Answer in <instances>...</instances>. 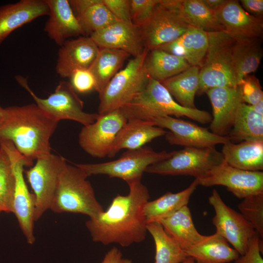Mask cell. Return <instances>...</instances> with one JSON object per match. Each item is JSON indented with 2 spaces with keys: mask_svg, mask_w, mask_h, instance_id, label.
I'll return each instance as SVG.
<instances>
[{
  "mask_svg": "<svg viewBox=\"0 0 263 263\" xmlns=\"http://www.w3.org/2000/svg\"><path fill=\"white\" fill-rule=\"evenodd\" d=\"M128 185V195L117 194L106 211L86 222L94 242L127 247L145 239L147 223L143 208L150 199L149 190L141 180Z\"/></svg>",
  "mask_w": 263,
  "mask_h": 263,
  "instance_id": "obj_1",
  "label": "cell"
},
{
  "mask_svg": "<svg viewBox=\"0 0 263 263\" xmlns=\"http://www.w3.org/2000/svg\"><path fill=\"white\" fill-rule=\"evenodd\" d=\"M58 123L36 104L7 107L0 139L11 142L22 156L33 161L51 153L50 139Z\"/></svg>",
  "mask_w": 263,
  "mask_h": 263,
  "instance_id": "obj_2",
  "label": "cell"
},
{
  "mask_svg": "<svg viewBox=\"0 0 263 263\" xmlns=\"http://www.w3.org/2000/svg\"><path fill=\"white\" fill-rule=\"evenodd\" d=\"M120 109L127 120L151 121L162 116H185L205 124L210 123L212 119L207 111L182 106L161 82L150 77L145 88Z\"/></svg>",
  "mask_w": 263,
  "mask_h": 263,
  "instance_id": "obj_3",
  "label": "cell"
},
{
  "mask_svg": "<svg viewBox=\"0 0 263 263\" xmlns=\"http://www.w3.org/2000/svg\"><path fill=\"white\" fill-rule=\"evenodd\" d=\"M86 173L79 167L66 164L54 196L50 209L55 213L69 212L98 216L104 211L97 200Z\"/></svg>",
  "mask_w": 263,
  "mask_h": 263,
  "instance_id": "obj_4",
  "label": "cell"
},
{
  "mask_svg": "<svg viewBox=\"0 0 263 263\" xmlns=\"http://www.w3.org/2000/svg\"><path fill=\"white\" fill-rule=\"evenodd\" d=\"M207 34L208 47L199 70L198 95L213 88L238 85L232 58L235 40L224 31Z\"/></svg>",
  "mask_w": 263,
  "mask_h": 263,
  "instance_id": "obj_5",
  "label": "cell"
},
{
  "mask_svg": "<svg viewBox=\"0 0 263 263\" xmlns=\"http://www.w3.org/2000/svg\"><path fill=\"white\" fill-rule=\"evenodd\" d=\"M149 50L131 59L110 80L99 95L98 113L103 114L129 103L146 86L150 77L144 66Z\"/></svg>",
  "mask_w": 263,
  "mask_h": 263,
  "instance_id": "obj_6",
  "label": "cell"
},
{
  "mask_svg": "<svg viewBox=\"0 0 263 263\" xmlns=\"http://www.w3.org/2000/svg\"><path fill=\"white\" fill-rule=\"evenodd\" d=\"M15 79L31 95L35 104L49 117L58 122L71 120L86 126L94 122L100 116L99 113L83 111L84 103L70 82L60 81L53 93L46 98H42L35 94L24 77L17 75Z\"/></svg>",
  "mask_w": 263,
  "mask_h": 263,
  "instance_id": "obj_7",
  "label": "cell"
},
{
  "mask_svg": "<svg viewBox=\"0 0 263 263\" xmlns=\"http://www.w3.org/2000/svg\"><path fill=\"white\" fill-rule=\"evenodd\" d=\"M172 151H154L148 147L128 150L118 159L109 162L94 164H74L84 170L88 176L106 175L110 178H118L128 184L140 181L146 169L150 165L166 159Z\"/></svg>",
  "mask_w": 263,
  "mask_h": 263,
  "instance_id": "obj_8",
  "label": "cell"
},
{
  "mask_svg": "<svg viewBox=\"0 0 263 263\" xmlns=\"http://www.w3.org/2000/svg\"><path fill=\"white\" fill-rule=\"evenodd\" d=\"M223 160L221 152L215 147H185L172 151L168 158L149 166L145 172L163 175H188L197 179Z\"/></svg>",
  "mask_w": 263,
  "mask_h": 263,
  "instance_id": "obj_9",
  "label": "cell"
},
{
  "mask_svg": "<svg viewBox=\"0 0 263 263\" xmlns=\"http://www.w3.org/2000/svg\"><path fill=\"white\" fill-rule=\"evenodd\" d=\"M0 143L6 149L10 156L15 177L12 213L18 220L19 226L27 243L33 244L35 241L34 233L35 198L26 184L24 177V167H31V161L22 156L13 144L6 140L0 139Z\"/></svg>",
  "mask_w": 263,
  "mask_h": 263,
  "instance_id": "obj_10",
  "label": "cell"
},
{
  "mask_svg": "<svg viewBox=\"0 0 263 263\" xmlns=\"http://www.w3.org/2000/svg\"><path fill=\"white\" fill-rule=\"evenodd\" d=\"M66 164L63 157L50 153L37 159L33 167L24 171L35 198V221L50 209L62 171Z\"/></svg>",
  "mask_w": 263,
  "mask_h": 263,
  "instance_id": "obj_11",
  "label": "cell"
},
{
  "mask_svg": "<svg viewBox=\"0 0 263 263\" xmlns=\"http://www.w3.org/2000/svg\"><path fill=\"white\" fill-rule=\"evenodd\" d=\"M191 27L180 16L174 0H160L149 20L140 27L145 48L150 51L175 40Z\"/></svg>",
  "mask_w": 263,
  "mask_h": 263,
  "instance_id": "obj_12",
  "label": "cell"
},
{
  "mask_svg": "<svg viewBox=\"0 0 263 263\" xmlns=\"http://www.w3.org/2000/svg\"><path fill=\"white\" fill-rule=\"evenodd\" d=\"M196 179L198 185L204 187L225 186L239 199L263 193V171L242 170L228 165L224 160Z\"/></svg>",
  "mask_w": 263,
  "mask_h": 263,
  "instance_id": "obj_13",
  "label": "cell"
},
{
  "mask_svg": "<svg viewBox=\"0 0 263 263\" xmlns=\"http://www.w3.org/2000/svg\"><path fill=\"white\" fill-rule=\"evenodd\" d=\"M208 202L215 211L212 222L216 233L230 243L239 254L244 255L249 239L257 233L240 213L225 203L216 189L212 190Z\"/></svg>",
  "mask_w": 263,
  "mask_h": 263,
  "instance_id": "obj_14",
  "label": "cell"
},
{
  "mask_svg": "<svg viewBox=\"0 0 263 263\" xmlns=\"http://www.w3.org/2000/svg\"><path fill=\"white\" fill-rule=\"evenodd\" d=\"M127 121L120 109L100 114L94 122L81 129L78 136L80 147L94 157L107 156L117 133Z\"/></svg>",
  "mask_w": 263,
  "mask_h": 263,
  "instance_id": "obj_15",
  "label": "cell"
},
{
  "mask_svg": "<svg viewBox=\"0 0 263 263\" xmlns=\"http://www.w3.org/2000/svg\"><path fill=\"white\" fill-rule=\"evenodd\" d=\"M151 121L155 126L169 130L165 136L166 140L171 145L206 148L230 141L227 136L217 135L207 128L173 116L159 117Z\"/></svg>",
  "mask_w": 263,
  "mask_h": 263,
  "instance_id": "obj_16",
  "label": "cell"
},
{
  "mask_svg": "<svg viewBox=\"0 0 263 263\" xmlns=\"http://www.w3.org/2000/svg\"><path fill=\"white\" fill-rule=\"evenodd\" d=\"M212 107L210 132L221 136H227L233 126L236 114L243 100L239 86L216 87L207 90Z\"/></svg>",
  "mask_w": 263,
  "mask_h": 263,
  "instance_id": "obj_17",
  "label": "cell"
},
{
  "mask_svg": "<svg viewBox=\"0 0 263 263\" xmlns=\"http://www.w3.org/2000/svg\"><path fill=\"white\" fill-rule=\"evenodd\" d=\"M99 48L123 50L136 57L145 49L140 27L133 23L116 21L89 36Z\"/></svg>",
  "mask_w": 263,
  "mask_h": 263,
  "instance_id": "obj_18",
  "label": "cell"
},
{
  "mask_svg": "<svg viewBox=\"0 0 263 263\" xmlns=\"http://www.w3.org/2000/svg\"><path fill=\"white\" fill-rule=\"evenodd\" d=\"M215 13L225 31L235 40L262 38L263 18H256L247 13L239 1L226 0Z\"/></svg>",
  "mask_w": 263,
  "mask_h": 263,
  "instance_id": "obj_19",
  "label": "cell"
},
{
  "mask_svg": "<svg viewBox=\"0 0 263 263\" xmlns=\"http://www.w3.org/2000/svg\"><path fill=\"white\" fill-rule=\"evenodd\" d=\"M99 49L89 36L67 40L58 51L55 67L56 74L61 77L70 78L76 70L90 69Z\"/></svg>",
  "mask_w": 263,
  "mask_h": 263,
  "instance_id": "obj_20",
  "label": "cell"
},
{
  "mask_svg": "<svg viewBox=\"0 0 263 263\" xmlns=\"http://www.w3.org/2000/svg\"><path fill=\"white\" fill-rule=\"evenodd\" d=\"M45 0L49 14L44 30L49 38L61 46L71 37L85 36L69 0Z\"/></svg>",
  "mask_w": 263,
  "mask_h": 263,
  "instance_id": "obj_21",
  "label": "cell"
},
{
  "mask_svg": "<svg viewBox=\"0 0 263 263\" xmlns=\"http://www.w3.org/2000/svg\"><path fill=\"white\" fill-rule=\"evenodd\" d=\"M49 14L45 0H20L0 6V45L15 30Z\"/></svg>",
  "mask_w": 263,
  "mask_h": 263,
  "instance_id": "obj_22",
  "label": "cell"
},
{
  "mask_svg": "<svg viewBox=\"0 0 263 263\" xmlns=\"http://www.w3.org/2000/svg\"><path fill=\"white\" fill-rule=\"evenodd\" d=\"M167 131L155 126L152 121L128 120L117 133L107 156L114 157L121 150L140 148L152 140L165 135Z\"/></svg>",
  "mask_w": 263,
  "mask_h": 263,
  "instance_id": "obj_23",
  "label": "cell"
},
{
  "mask_svg": "<svg viewBox=\"0 0 263 263\" xmlns=\"http://www.w3.org/2000/svg\"><path fill=\"white\" fill-rule=\"evenodd\" d=\"M208 47L207 32L191 27L178 38L159 49L181 56L190 66H196L200 68L207 55Z\"/></svg>",
  "mask_w": 263,
  "mask_h": 263,
  "instance_id": "obj_24",
  "label": "cell"
},
{
  "mask_svg": "<svg viewBox=\"0 0 263 263\" xmlns=\"http://www.w3.org/2000/svg\"><path fill=\"white\" fill-rule=\"evenodd\" d=\"M221 153L228 165L247 171L263 170V141H230L223 144Z\"/></svg>",
  "mask_w": 263,
  "mask_h": 263,
  "instance_id": "obj_25",
  "label": "cell"
},
{
  "mask_svg": "<svg viewBox=\"0 0 263 263\" xmlns=\"http://www.w3.org/2000/svg\"><path fill=\"white\" fill-rule=\"evenodd\" d=\"M185 252L188 257L202 263H229L240 256L238 251L216 232L205 236L201 241Z\"/></svg>",
  "mask_w": 263,
  "mask_h": 263,
  "instance_id": "obj_26",
  "label": "cell"
},
{
  "mask_svg": "<svg viewBox=\"0 0 263 263\" xmlns=\"http://www.w3.org/2000/svg\"><path fill=\"white\" fill-rule=\"evenodd\" d=\"M158 222L184 251L199 242L205 236L196 228L188 206Z\"/></svg>",
  "mask_w": 263,
  "mask_h": 263,
  "instance_id": "obj_27",
  "label": "cell"
},
{
  "mask_svg": "<svg viewBox=\"0 0 263 263\" xmlns=\"http://www.w3.org/2000/svg\"><path fill=\"white\" fill-rule=\"evenodd\" d=\"M198 184L196 179L186 189L177 192H167L158 198L147 202L143 212L147 224L168 217L188 206L189 199Z\"/></svg>",
  "mask_w": 263,
  "mask_h": 263,
  "instance_id": "obj_28",
  "label": "cell"
},
{
  "mask_svg": "<svg viewBox=\"0 0 263 263\" xmlns=\"http://www.w3.org/2000/svg\"><path fill=\"white\" fill-rule=\"evenodd\" d=\"M129 56L130 54L123 50L99 48L96 57L89 69L94 77L95 90L99 95Z\"/></svg>",
  "mask_w": 263,
  "mask_h": 263,
  "instance_id": "obj_29",
  "label": "cell"
},
{
  "mask_svg": "<svg viewBox=\"0 0 263 263\" xmlns=\"http://www.w3.org/2000/svg\"><path fill=\"white\" fill-rule=\"evenodd\" d=\"M144 66L149 76L160 82L179 74L190 66L182 57L159 48L149 51Z\"/></svg>",
  "mask_w": 263,
  "mask_h": 263,
  "instance_id": "obj_30",
  "label": "cell"
},
{
  "mask_svg": "<svg viewBox=\"0 0 263 263\" xmlns=\"http://www.w3.org/2000/svg\"><path fill=\"white\" fill-rule=\"evenodd\" d=\"M199 67L190 66L161 83L180 105L195 109L194 99L199 87Z\"/></svg>",
  "mask_w": 263,
  "mask_h": 263,
  "instance_id": "obj_31",
  "label": "cell"
},
{
  "mask_svg": "<svg viewBox=\"0 0 263 263\" xmlns=\"http://www.w3.org/2000/svg\"><path fill=\"white\" fill-rule=\"evenodd\" d=\"M262 38L235 40L232 58L238 85L244 77L258 69L263 55Z\"/></svg>",
  "mask_w": 263,
  "mask_h": 263,
  "instance_id": "obj_32",
  "label": "cell"
},
{
  "mask_svg": "<svg viewBox=\"0 0 263 263\" xmlns=\"http://www.w3.org/2000/svg\"><path fill=\"white\" fill-rule=\"evenodd\" d=\"M174 3L181 18L190 26L206 32L225 31L215 12L202 0H174Z\"/></svg>",
  "mask_w": 263,
  "mask_h": 263,
  "instance_id": "obj_33",
  "label": "cell"
},
{
  "mask_svg": "<svg viewBox=\"0 0 263 263\" xmlns=\"http://www.w3.org/2000/svg\"><path fill=\"white\" fill-rule=\"evenodd\" d=\"M227 136L233 143L263 141V115L256 113L249 105L242 103Z\"/></svg>",
  "mask_w": 263,
  "mask_h": 263,
  "instance_id": "obj_34",
  "label": "cell"
},
{
  "mask_svg": "<svg viewBox=\"0 0 263 263\" xmlns=\"http://www.w3.org/2000/svg\"><path fill=\"white\" fill-rule=\"evenodd\" d=\"M147 229L155 246V263H180L187 257L185 251L157 222L148 223Z\"/></svg>",
  "mask_w": 263,
  "mask_h": 263,
  "instance_id": "obj_35",
  "label": "cell"
},
{
  "mask_svg": "<svg viewBox=\"0 0 263 263\" xmlns=\"http://www.w3.org/2000/svg\"><path fill=\"white\" fill-rule=\"evenodd\" d=\"M85 36L100 30L119 21L112 14L102 0H92L90 4L76 15Z\"/></svg>",
  "mask_w": 263,
  "mask_h": 263,
  "instance_id": "obj_36",
  "label": "cell"
},
{
  "mask_svg": "<svg viewBox=\"0 0 263 263\" xmlns=\"http://www.w3.org/2000/svg\"><path fill=\"white\" fill-rule=\"evenodd\" d=\"M15 177L10 156L0 143V211L12 212Z\"/></svg>",
  "mask_w": 263,
  "mask_h": 263,
  "instance_id": "obj_37",
  "label": "cell"
},
{
  "mask_svg": "<svg viewBox=\"0 0 263 263\" xmlns=\"http://www.w3.org/2000/svg\"><path fill=\"white\" fill-rule=\"evenodd\" d=\"M238 207L240 213L263 238V193L248 196L243 199Z\"/></svg>",
  "mask_w": 263,
  "mask_h": 263,
  "instance_id": "obj_38",
  "label": "cell"
},
{
  "mask_svg": "<svg viewBox=\"0 0 263 263\" xmlns=\"http://www.w3.org/2000/svg\"><path fill=\"white\" fill-rule=\"evenodd\" d=\"M244 102L250 105L263 100V92L259 80L254 75H247L239 82Z\"/></svg>",
  "mask_w": 263,
  "mask_h": 263,
  "instance_id": "obj_39",
  "label": "cell"
},
{
  "mask_svg": "<svg viewBox=\"0 0 263 263\" xmlns=\"http://www.w3.org/2000/svg\"><path fill=\"white\" fill-rule=\"evenodd\" d=\"M132 23L141 27L150 19L160 0H130Z\"/></svg>",
  "mask_w": 263,
  "mask_h": 263,
  "instance_id": "obj_40",
  "label": "cell"
},
{
  "mask_svg": "<svg viewBox=\"0 0 263 263\" xmlns=\"http://www.w3.org/2000/svg\"><path fill=\"white\" fill-rule=\"evenodd\" d=\"M70 78V83L76 92L87 93L95 89V80L89 69L76 70Z\"/></svg>",
  "mask_w": 263,
  "mask_h": 263,
  "instance_id": "obj_41",
  "label": "cell"
},
{
  "mask_svg": "<svg viewBox=\"0 0 263 263\" xmlns=\"http://www.w3.org/2000/svg\"><path fill=\"white\" fill-rule=\"evenodd\" d=\"M258 233L249 239L245 253L235 261V263H263L261 252L263 248L260 245L261 239Z\"/></svg>",
  "mask_w": 263,
  "mask_h": 263,
  "instance_id": "obj_42",
  "label": "cell"
},
{
  "mask_svg": "<svg viewBox=\"0 0 263 263\" xmlns=\"http://www.w3.org/2000/svg\"><path fill=\"white\" fill-rule=\"evenodd\" d=\"M112 14L119 21L131 23L130 0H102Z\"/></svg>",
  "mask_w": 263,
  "mask_h": 263,
  "instance_id": "obj_43",
  "label": "cell"
},
{
  "mask_svg": "<svg viewBox=\"0 0 263 263\" xmlns=\"http://www.w3.org/2000/svg\"><path fill=\"white\" fill-rule=\"evenodd\" d=\"M241 6L247 13L256 18H263V0H242Z\"/></svg>",
  "mask_w": 263,
  "mask_h": 263,
  "instance_id": "obj_44",
  "label": "cell"
},
{
  "mask_svg": "<svg viewBox=\"0 0 263 263\" xmlns=\"http://www.w3.org/2000/svg\"><path fill=\"white\" fill-rule=\"evenodd\" d=\"M122 256L120 250L113 247L106 253L101 263H122Z\"/></svg>",
  "mask_w": 263,
  "mask_h": 263,
  "instance_id": "obj_45",
  "label": "cell"
},
{
  "mask_svg": "<svg viewBox=\"0 0 263 263\" xmlns=\"http://www.w3.org/2000/svg\"><path fill=\"white\" fill-rule=\"evenodd\" d=\"M226 0H202L204 4L211 10L215 12L219 9Z\"/></svg>",
  "mask_w": 263,
  "mask_h": 263,
  "instance_id": "obj_46",
  "label": "cell"
},
{
  "mask_svg": "<svg viewBox=\"0 0 263 263\" xmlns=\"http://www.w3.org/2000/svg\"><path fill=\"white\" fill-rule=\"evenodd\" d=\"M249 105L256 113L260 114L263 115V100L261 101L255 105Z\"/></svg>",
  "mask_w": 263,
  "mask_h": 263,
  "instance_id": "obj_47",
  "label": "cell"
},
{
  "mask_svg": "<svg viewBox=\"0 0 263 263\" xmlns=\"http://www.w3.org/2000/svg\"><path fill=\"white\" fill-rule=\"evenodd\" d=\"M4 117V108L0 106V126L2 123Z\"/></svg>",
  "mask_w": 263,
  "mask_h": 263,
  "instance_id": "obj_48",
  "label": "cell"
},
{
  "mask_svg": "<svg viewBox=\"0 0 263 263\" xmlns=\"http://www.w3.org/2000/svg\"><path fill=\"white\" fill-rule=\"evenodd\" d=\"M182 263H195V261L192 258L188 257Z\"/></svg>",
  "mask_w": 263,
  "mask_h": 263,
  "instance_id": "obj_49",
  "label": "cell"
},
{
  "mask_svg": "<svg viewBox=\"0 0 263 263\" xmlns=\"http://www.w3.org/2000/svg\"><path fill=\"white\" fill-rule=\"evenodd\" d=\"M122 263H132V261L128 259H123Z\"/></svg>",
  "mask_w": 263,
  "mask_h": 263,
  "instance_id": "obj_50",
  "label": "cell"
},
{
  "mask_svg": "<svg viewBox=\"0 0 263 263\" xmlns=\"http://www.w3.org/2000/svg\"><path fill=\"white\" fill-rule=\"evenodd\" d=\"M195 263H200V262H195Z\"/></svg>",
  "mask_w": 263,
  "mask_h": 263,
  "instance_id": "obj_51",
  "label": "cell"
},
{
  "mask_svg": "<svg viewBox=\"0 0 263 263\" xmlns=\"http://www.w3.org/2000/svg\"><path fill=\"white\" fill-rule=\"evenodd\" d=\"M0 212H1V211H0Z\"/></svg>",
  "mask_w": 263,
  "mask_h": 263,
  "instance_id": "obj_52",
  "label": "cell"
}]
</instances>
